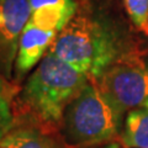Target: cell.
Returning a JSON list of instances; mask_svg holds the SVG:
<instances>
[{
    "label": "cell",
    "instance_id": "obj_4",
    "mask_svg": "<svg viewBox=\"0 0 148 148\" xmlns=\"http://www.w3.org/2000/svg\"><path fill=\"white\" fill-rule=\"evenodd\" d=\"M98 86L120 112L148 103V68L136 58L117 59L98 79Z\"/></svg>",
    "mask_w": 148,
    "mask_h": 148
},
{
    "label": "cell",
    "instance_id": "obj_8",
    "mask_svg": "<svg viewBox=\"0 0 148 148\" xmlns=\"http://www.w3.org/2000/svg\"><path fill=\"white\" fill-rule=\"evenodd\" d=\"M0 148H63L47 133L34 127L12 128L0 141Z\"/></svg>",
    "mask_w": 148,
    "mask_h": 148
},
{
    "label": "cell",
    "instance_id": "obj_5",
    "mask_svg": "<svg viewBox=\"0 0 148 148\" xmlns=\"http://www.w3.org/2000/svg\"><path fill=\"white\" fill-rule=\"evenodd\" d=\"M31 16L29 0H0V67L10 74L21 34Z\"/></svg>",
    "mask_w": 148,
    "mask_h": 148
},
{
    "label": "cell",
    "instance_id": "obj_3",
    "mask_svg": "<svg viewBox=\"0 0 148 148\" xmlns=\"http://www.w3.org/2000/svg\"><path fill=\"white\" fill-rule=\"evenodd\" d=\"M122 115L99 86L89 82L64 109L59 122L63 138L79 148L108 143L117 135Z\"/></svg>",
    "mask_w": 148,
    "mask_h": 148
},
{
    "label": "cell",
    "instance_id": "obj_13",
    "mask_svg": "<svg viewBox=\"0 0 148 148\" xmlns=\"http://www.w3.org/2000/svg\"><path fill=\"white\" fill-rule=\"evenodd\" d=\"M145 108H147V109H148V103H147V104L145 105Z\"/></svg>",
    "mask_w": 148,
    "mask_h": 148
},
{
    "label": "cell",
    "instance_id": "obj_1",
    "mask_svg": "<svg viewBox=\"0 0 148 148\" xmlns=\"http://www.w3.org/2000/svg\"><path fill=\"white\" fill-rule=\"evenodd\" d=\"M49 51L83 73L96 79L117 61L119 47L114 34L89 16H74L59 32Z\"/></svg>",
    "mask_w": 148,
    "mask_h": 148
},
{
    "label": "cell",
    "instance_id": "obj_6",
    "mask_svg": "<svg viewBox=\"0 0 148 148\" xmlns=\"http://www.w3.org/2000/svg\"><path fill=\"white\" fill-rule=\"evenodd\" d=\"M58 34L47 31L31 24L29 21L25 26L18 42L15 68L18 75H24L37 66L46 53L49 51Z\"/></svg>",
    "mask_w": 148,
    "mask_h": 148
},
{
    "label": "cell",
    "instance_id": "obj_9",
    "mask_svg": "<svg viewBox=\"0 0 148 148\" xmlns=\"http://www.w3.org/2000/svg\"><path fill=\"white\" fill-rule=\"evenodd\" d=\"M122 142L130 148H148V109L131 110L126 117Z\"/></svg>",
    "mask_w": 148,
    "mask_h": 148
},
{
    "label": "cell",
    "instance_id": "obj_10",
    "mask_svg": "<svg viewBox=\"0 0 148 148\" xmlns=\"http://www.w3.org/2000/svg\"><path fill=\"white\" fill-rule=\"evenodd\" d=\"M123 5L133 26L148 36V0H123Z\"/></svg>",
    "mask_w": 148,
    "mask_h": 148
},
{
    "label": "cell",
    "instance_id": "obj_11",
    "mask_svg": "<svg viewBox=\"0 0 148 148\" xmlns=\"http://www.w3.org/2000/svg\"><path fill=\"white\" fill-rule=\"evenodd\" d=\"M14 128V116L11 112L10 98L5 83L0 78V141Z\"/></svg>",
    "mask_w": 148,
    "mask_h": 148
},
{
    "label": "cell",
    "instance_id": "obj_7",
    "mask_svg": "<svg viewBox=\"0 0 148 148\" xmlns=\"http://www.w3.org/2000/svg\"><path fill=\"white\" fill-rule=\"evenodd\" d=\"M31 8L30 22L47 31L59 34L77 11L73 0H29Z\"/></svg>",
    "mask_w": 148,
    "mask_h": 148
},
{
    "label": "cell",
    "instance_id": "obj_2",
    "mask_svg": "<svg viewBox=\"0 0 148 148\" xmlns=\"http://www.w3.org/2000/svg\"><path fill=\"white\" fill-rule=\"evenodd\" d=\"M89 78L48 51L27 78L21 99L42 121L59 123L64 109Z\"/></svg>",
    "mask_w": 148,
    "mask_h": 148
},
{
    "label": "cell",
    "instance_id": "obj_12",
    "mask_svg": "<svg viewBox=\"0 0 148 148\" xmlns=\"http://www.w3.org/2000/svg\"><path fill=\"white\" fill-rule=\"evenodd\" d=\"M83 148H120V146L115 142H109V143H104V145H99V146H91V147H83Z\"/></svg>",
    "mask_w": 148,
    "mask_h": 148
}]
</instances>
